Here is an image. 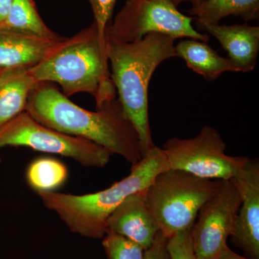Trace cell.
<instances>
[{"mask_svg": "<svg viewBox=\"0 0 259 259\" xmlns=\"http://www.w3.org/2000/svg\"><path fill=\"white\" fill-rule=\"evenodd\" d=\"M175 50L177 57L183 59L189 69L207 81H214L228 71L239 72L233 61L220 55L207 42L185 38L175 45Z\"/></svg>", "mask_w": 259, "mask_h": 259, "instance_id": "cell-15", "label": "cell"}, {"mask_svg": "<svg viewBox=\"0 0 259 259\" xmlns=\"http://www.w3.org/2000/svg\"><path fill=\"white\" fill-rule=\"evenodd\" d=\"M25 112L42 125L62 134L93 141L131 166L144 157L139 136L126 117L117 97L96 111L79 107L49 82L37 83Z\"/></svg>", "mask_w": 259, "mask_h": 259, "instance_id": "cell-1", "label": "cell"}, {"mask_svg": "<svg viewBox=\"0 0 259 259\" xmlns=\"http://www.w3.org/2000/svg\"><path fill=\"white\" fill-rule=\"evenodd\" d=\"M26 176L29 185L37 192H52L66 182L68 171L55 158H40L30 163Z\"/></svg>", "mask_w": 259, "mask_h": 259, "instance_id": "cell-18", "label": "cell"}, {"mask_svg": "<svg viewBox=\"0 0 259 259\" xmlns=\"http://www.w3.org/2000/svg\"><path fill=\"white\" fill-rule=\"evenodd\" d=\"M2 71V68H0V72H1Z\"/></svg>", "mask_w": 259, "mask_h": 259, "instance_id": "cell-27", "label": "cell"}, {"mask_svg": "<svg viewBox=\"0 0 259 259\" xmlns=\"http://www.w3.org/2000/svg\"><path fill=\"white\" fill-rule=\"evenodd\" d=\"M107 232L125 237L147 250L160 232L158 223L148 208L144 191L132 194L110 214Z\"/></svg>", "mask_w": 259, "mask_h": 259, "instance_id": "cell-11", "label": "cell"}, {"mask_svg": "<svg viewBox=\"0 0 259 259\" xmlns=\"http://www.w3.org/2000/svg\"><path fill=\"white\" fill-rule=\"evenodd\" d=\"M66 39L51 40L0 28V68L34 66L60 49Z\"/></svg>", "mask_w": 259, "mask_h": 259, "instance_id": "cell-13", "label": "cell"}, {"mask_svg": "<svg viewBox=\"0 0 259 259\" xmlns=\"http://www.w3.org/2000/svg\"><path fill=\"white\" fill-rule=\"evenodd\" d=\"M175 40L158 32L130 42L116 41L107 36V55L117 99L137 131L144 156L156 146L148 115V87L158 66L177 57Z\"/></svg>", "mask_w": 259, "mask_h": 259, "instance_id": "cell-2", "label": "cell"}, {"mask_svg": "<svg viewBox=\"0 0 259 259\" xmlns=\"http://www.w3.org/2000/svg\"><path fill=\"white\" fill-rule=\"evenodd\" d=\"M218 259H253L250 258H245V257L241 256V255L237 254L234 251H233L228 246V245H226L223 248L222 251H221V254Z\"/></svg>", "mask_w": 259, "mask_h": 259, "instance_id": "cell-23", "label": "cell"}, {"mask_svg": "<svg viewBox=\"0 0 259 259\" xmlns=\"http://www.w3.org/2000/svg\"><path fill=\"white\" fill-rule=\"evenodd\" d=\"M241 197L233 180L223 181L216 193L202 205L191 228L198 259H218L234 232Z\"/></svg>", "mask_w": 259, "mask_h": 259, "instance_id": "cell-9", "label": "cell"}, {"mask_svg": "<svg viewBox=\"0 0 259 259\" xmlns=\"http://www.w3.org/2000/svg\"><path fill=\"white\" fill-rule=\"evenodd\" d=\"M177 6H178L179 5L181 4L182 3H184V2H190V0H172Z\"/></svg>", "mask_w": 259, "mask_h": 259, "instance_id": "cell-26", "label": "cell"}, {"mask_svg": "<svg viewBox=\"0 0 259 259\" xmlns=\"http://www.w3.org/2000/svg\"><path fill=\"white\" fill-rule=\"evenodd\" d=\"M190 231L179 232L168 238L167 248L170 259H198L192 246Z\"/></svg>", "mask_w": 259, "mask_h": 259, "instance_id": "cell-21", "label": "cell"}, {"mask_svg": "<svg viewBox=\"0 0 259 259\" xmlns=\"http://www.w3.org/2000/svg\"><path fill=\"white\" fill-rule=\"evenodd\" d=\"M168 168L161 148L155 146L136 164L128 176L105 190L76 195L52 192H38L47 209L53 211L70 231L85 238H103L107 233V220L121 203L132 194L146 190L162 171Z\"/></svg>", "mask_w": 259, "mask_h": 259, "instance_id": "cell-3", "label": "cell"}, {"mask_svg": "<svg viewBox=\"0 0 259 259\" xmlns=\"http://www.w3.org/2000/svg\"><path fill=\"white\" fill-rule=\"evenodd\" d=\"M93 10L94 23L96 25L97 31L103 41L107 40V30L111 23L117 0H87Z\"/></svg>", "mask_w": 259, "mask_h": 259, "instance_id": "cell-20", "label": "cell"}, {"mask_svg": "<svg viewBox=\"0 0 259 259\" xmlns=\"http://www.w3.org/2000/svg\"><path fill=\"white\" fill-rule=\"evenodd\" d=\"M168 238L161 231L155 238L152 245L145 250L144 259H170L167 248Z\"/></svg>", "mask_w": 259, "mask_h": 259, "instance_id": "cell-22", "label": "cell"}, {"mask_svg": "<svg viewBox=\"0 0 259 259\" xmlns=\"http://www.w3.org/2000/svg\"><path fill=\"white\" fill-rule=\"evenodd\" d=\"M197 28L217 39L239 72L255 69L259 53V27L248 23L226 25L196 24Z\"/></svg>", "mask_w": 259, "mask_h": 259, "instance_id": "cell-12", "label": "cell"}, {"mask_svg": "<svg viewBox=\"0 0 259 259\" xmlns=\"http://www.w3.org/2000/svg\"><path fill=\"white\" fill-rule=\"evenodd\" d=\"M5 146H25L72 158L85 167L96 168L106 166L112 155L93 141L42 125L25 111L0 127V149Z\"/></svg>", "mask_w": 259, "mask_h": 259, "instance_id": "cell-8", "label": "cell"}, {"mask_svg": "<svg viewBox=\"0 0 259 259\" xmlns=\"http://www.w3.org/2000/svg\"><path fill=\"white\" fill-rule=\"evenodd\" d=\"M188 13L195 18L196 24H219L229 16L249 22L258 20L259 0H204Z\"/></svg>", "mask_w": 259, "mask_h": 259, "instance_id": "cell-16", "label": "cell"}, {"mask_svg": "<svg viewBox=\"0 0 259 259\" xmlns=\"http://www.w3.org/2000/svg\"><path fill=\"white\" fill-rule=\"evenodd\" d=\"M30 66L5 68L0 72V127L25 111L29 97L37 85Z\"/></svg>", "mask_w": 259, "mask_h": 259, "instance_id": "cell-14", "label": "cell"}, {"mask_svg": "<svg viewBox=\"0 0 259 259\" xmlns=\"http://www.w3.org/2000/svg\"><path fill=\"white\" fill-rule=\"evenodd\" d=\"M192 17L177 9L172 0H127L107 30V36L116 41L141 40L151 32L175 38L197 39L207 42L209 35L197 31Z\"/></svg>", "mask_w": 259, "mask_h": 259, "instance_id": "cell-6", "label": "cell"}, {"mask_svg": "<svg viewBox=\"0 0 259 259\" xmlns=\"http://www.w3.org/2000/svg\"><path fill=\"white\" fill-rule=\"evenodd\" d=\"M204 1V0H190V3H192V7L197 6L200 4L201 3Z\"/></svg>", "mask_w": 259, "mask_h": 259, "instance_id": "cell-25", "label": "cell"}, {"mask_svg": "<svg viewBox=\"0 0 259 259\" xmlns=\"http://www.w3.org/2000/svg\"><path fill=\"white\" fill-rule=\"evenodd\" d=\"M0 28L51 40L64 38L46 25L33 0H13L9 13L0 24Z\"/></svg>", "mask_w": 259, "mask_h": 259, "instance_id": "cell-17", "label": "cell"}, {"mask_svg": "<svg viewBox=\"0 0 259 259\" xmlns=\"http://www.w3.org/2000/svg\"><path fill=\"white\" fill-rule=\"evenodd\" d=\"M222 182L167 169L144 190V196L160 231L169 238L192 228L199 209L216 193Z\"/></svg>", "mask_w": 259, "mask_h": 259, "instance_id": "cell-5", "label": "cell"}, {"mask_svg": "<svg viewBox=\"0 0 259 259\" xmlns=\"http://www.w3.org/2000/svg\"><path fill=\"white\" fill-rule=\"evenodd\" d=\"M106 41L95 23L67 37L64 45L41 62L30 66L37 82H55L66 97L90 94L96 107L117 97L110 74Z\"/></svg>", "mask_w": 259, "mask_h": 259, "instance_id": "cell-4", "label": "cell"}, {"mask_svg": "<svg viewBox=\"0 0 259 259\" xmlns=\"http://www.w3.org/2000/svg\"><path fill=\"white\" fill-rule=\"evenodd\" d=\"M13 0H0V24L3 23L9 13Z\"/></svg>", "mask_w": 259, "mask_h": 259, "instance_id": "cell-24", "label": "cell"}, {"mask_svg": "<svg viewBox=\"0 0 259 259\" xmlns=\"http://www.w3.org/2000/svg\"><path fill=\"white\" fill-rule=\"evenodd\" d=\"M232 180L241 197L232 240L250 258L259 259L258 159H250Z\"/></svg>", "mask_w": 259, "mask_h": 259, "instance_id": "cell-10", "label": "cell"}, {"mask_svg": "<svg viewBox=\"0 0 259 259\" xmlns=\"http://www.w3.org/2000/svg\"><path fill=\"white\" fill-rule=\"evenodd\" d=\"M102 245L108 259H144L145 250L141 245L125 237L107 232Z\"/></svg>", "mask_w": 259, "mask_h": 259, "instance_id": "cell-19", "label": "cell"}, {"mask_svg": "<svg viewBox=\"0 0 259 259\" xmlns=\"http://www.w3.org/2000/svg\"><path fill=\"white\" fill-rule=\"evenodd\" d=\"M169 169L207 180H232L249 162L246 156L226 154V144L217 130L204 125L190 139L174 137L162 146Z\"/></svg>", "mask_w": 259, "mask_h": 259, "instance_id": "cell-7", "label": "cell"}]
</instances>
